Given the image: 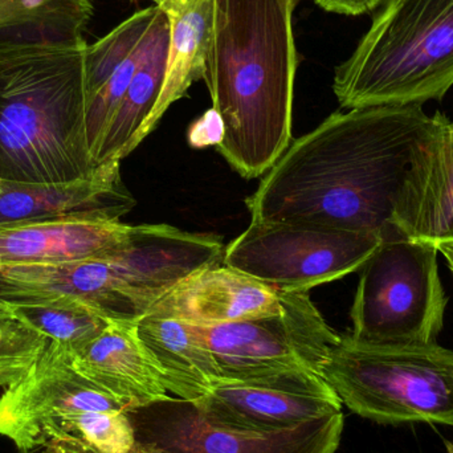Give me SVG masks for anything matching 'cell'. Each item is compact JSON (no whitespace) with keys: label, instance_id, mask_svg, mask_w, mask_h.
Instances as JSON below:
<instances>
[{"label":"cell","instance_id":"1","mask_svg":"<svg viewBox=\"0 0 453 453\" xmlns=\"http://www.w3.org/2000/svg\"><path fill=\"white\" fill-rule=\"evenodd\" d=\"M436 124L423 105L335 111L296 140L247 199L252 220L398 234L399 190Z\"/></svg>","mask_w":453,"mask_h":453},{"label":"cell","instance_id":"2","mask_svg":"<svg viewBox=\"0 0 453 453\" xmlns=\"http://www.w3.org/2000/svg\"><path fill=\"white\" fill-rule=\"evenodd\" d=\"M300 0H214L203 79L225 127L219 153L245 180L261 177L292 141Z\"/></svg>","mask_w":453,"mask_h":453},{"label":"cell","instance_id":"3","mask_svg":"<svg viewBox=\"0 0 453 453\" xmlns=\"http://www.w3.org/2000/svg\"><path fill=\"white\" fill-rule=\"evenodd\" d=\"M82 47L0 50V180L72 185L97 167L87 135Z\"/></svg>","mask_w":453,"mask_h":453},{"label":"cell","instance_id":"4","mask_svg":"<svg viewBox=\"0 0 453 453\" xmlns=\"http://www.w3.org/2000/svg\"><path fill=\"white\" fill-rule=\"evenodd\" d=\"M453 87V0H385L335 68L342 109L423 105Z\"/></svg>","mask_w":453,"mask_h":453},{"label":"cell","instance_id":"5","mask_svg":"<svg viewBox=\"0 0 453 453\" xmlns=\"http://www.w3.org/2000/svg\"><path fill=\"white\" fill-rule=\"evenodd\" d=\"M321 375L359 417L380 425L426 422L453 427V351L438 343L378 348L345 335Z\"/></svg>","mask_w":453,"mask_h":453},{"label":"cell","instance_id":"6","mask_svg":"<svg viewBox=\"0 0 453 453\" xmlns=\"http://www.w3.org/2000/svg\"><path fill=\"white\" fill-rule=\"evenodd\" d=\"M433 242L385 237L362 265L351 306L348 337L378 348H419L438 343L447 296Z\"/></svg>","mask_w":453,"mask_h":453},{"label":"cell","instance_id":"7","mask_svg":"<svg viewBox=\"0 0 453 453\" xmlns=\"http://www.w3.org/2000/svg\"><path fill=\"white\" fill-rule=\"evenodd\" d=\"M382 237L325 226L250 222L223 263L282 290H309L359 271Z\"/></svg>","mask_w":453,"mask_h":453},{"label":"cell","instance_id":"8","mask_svg":"<svg viewBox=\"0 0 453 453\" xmlns=\"http://www.w3.org/2000/svg\"><path fill=\"white\" fill-rule=\"evenodd\" d=\"M198 329L220 378L228 380L288 372L321 374L341 341L314 305L309 290H285L279 313Z\"/></svg>","mask_w":453,"mask_h":453},{"label":"cell","instance_id":"9","mask_svg":"<svg viewBox=\"0 0 453 453\" xmlns=\"http://www.w3.org/2000/svg\"><path fill=\"white\" fill-rule=\"evenodd\" d=\"M134 453H335L343 414L274 433L231 430L207 422L191 402L166 398L127 411Z\"/></svg>","mask_w":453,"mask_h":453},{"label":"cell","instance_id":"10","mask_svg":"<svg viewBox=\"0 0 453 453\" xmlns=\"http://www.w3.org/2000/svg\"><path fill=\"white\" fill-rule=\"evenodd\" d=\"M193 404L211 425L250 433L287 430L342 412V402L329 383L309 372L219 378Z\"/></svg>","mask_w":453,"mask_h":453},{"label":"cell","instance_id":"11","mask_svg":"<svg viewBox=\"0 0 453 453\" xmlns=\"http://www.w3.org/2000/svg\"><path fill=\"white\" fill-rule=\"evenodd\" d=\"M130 411L132 407L111 396L72 367L65 349L48 341L34 369L0 398V436L19 451L36 449L40 433L73 411Z\"/></svg>","mask_w":453,"mask_h":453},{"label":"cell","instance_id":"12","mask_svg":"<svg viewBox=\"0 0 453 453\" xmlns=\"http://www.w3.org/2000/svg\"><path fill=\"white\" fill-rule=\"evenodd\" d=\"M396 234L420 242H453V121L436 124L410 164L394 210Z\"/></svg>","mask_w":453,"mask_h":453},{"label":"cell","instance_id":"13","mask_svg":"<svg viewBox=\"0 0 453 453\" xmlns=\"http://www.w3.org/2000/svg\"><path fill=\"white\" fill-rule=\"evenodd\" d=\"M121 162L101 165L89 180L42 186L0 180V228L56 219L119 220L135 206Z\"/></svg>","mask_w":453,"mask_h":453},{"label":"cell","instance_id":"14","mask_svg":"<svg viewBox=\"0 0 453 453\" xmlns=\"http://www.w3.org/2000/svg\"><path fill=\"white\" fill-rule=\"evenodd\" d=\"M284 297L285 290L218 264L186 277L148 314L212 326L279 313Z\"/></svg>","mask_w":453,"mask_h":453},{"label":"cell","instance_id":"15","mask_svg":"<svg viewBox=\"0 0 453 453\" xmlns=\"http://www.w3.org/2000/svg\"><path fill=\"white\" fill-rule=\"evenodd\" d=\"M137 324L111 321L79 350H65L79 374L132 410L169 396L161 372L138 335Z\"/></svg>","mask_w":453,"mask_h":453},{"label":"cell","instance_id":"16","mask_svg":"<svg viewBox=\"0 0 453 453\" xmlns=\"http://www.w3.org/2000/svg\"><path fill=\"white\" fill-rule=\"evenodd\" d=\"M169 35V21L161 11L149 29L132 82L101 141L96 167L121 162L159 124L156 113L166 72Z\"/></svg>","mask_w":453,"mask_h":453},{"label":"cell","instance_id":"17","mask_svg":"<svg viewBox=\"0 0 453 453\" xmlns=\"http://www.w3.org/2000/svg\"><path fill=\"white\" fill-rule=\"evenodd\" d=\"M132 226L121 220L56 219L0 228V258L8 263L90 260L116 250Z\"/></svg>","mask_w":453,"mask_h":453},{"label":"cell","instance_id":"18","mask_svg":"<svg viewBox=\"0 0 453 453\" xmlns=\"http://www.w3.org/2000/svg\"><path fill=\"white\" fill-rule=\"evenodd\" d=\"M138 335L177 398H203L220 378L219 369L196 325L146 314L138 321Z\"/></svg>","mask_w":453,"mask_h":453},{"label":"cell","instance_id":"19","mask_svg":"<svg viewBox=\"0 0 453 453\" xmlns=\"http://www.w3.org/2000/svg\"><path fill=\"white\" fill-rule=\"evenodd\" d=\"M169 21V50L164 87L157 105L161 121L170 106L203 79L212 29L214 0H153Z\"/></svg>","mask_w":453,"mask_h":453},{"label":"cell","instance_id":"20","mask_svg":"<svg viewBox=\"0 0 453 453\" xmlns=\"http://www.w3.org/2000/svg\"><path fill=\"white\" fill-rule=\"evenodd\" d=\"M93 10V0H0V50L87 45Z\"/></svg>","mask_w":453,"mask_h":453},{"label":"cell","instance_id":"21","mask_svg":"<svg viewBox=\"0 0 453 453\" xmlns=\"http://www.w3.org/2000/svg\"><path fill=\"white\" fill-rule=\"evenodd\" d=\"M0 306L68 353L95 340L111 322L89 306L71 301H0Z\"/></svg>","mask_w":453,"mask_h":453},{"label":"cell","instance_id":"22","mask_svg":"<svg viewBox=\"0 0 453 453\" xmlns=\"http://www.w3.org/2000/svg\"><path fill=\"white\" fill-rule=\"evenodd\" d=\"M159 12L161 10L156 4L142 8L95 44H88L85 50L88 101L106 84L119 65L142 45Z\"/></svg>","mask_w":453,"mask_h":453},{"label":"cell","instance_id":"23","mask_svg":"<svg viewBox=\"0 0 453 453\" xmlns=\"http://www.w3.org/2000/svg\"><path fill=\"white\" fill-rule=\"evenodd\" d=\"M64 441H82L98 453H134L137 444L129 415L119 410L64 415L56 423L50 446Z\"/></svg>","mask_w":453,"mask_h":453},{"label":"cell","instance_id":"24","mask_svg":"<svg viewBox=\"0 0 453 453\" xmlns=\"http://www.w3.org/2000/svg\"><path fill=\"white\" fill-rule=\"evenodd\" d=\"M48 338L0 306V388H11L34 369Z\"/></svg>","mask_w":453,"mask_h":453},{"label":"cell","instance_id":"25","mask_svg":"<svg viewBox=\"0 0 453 453\" xmlns=\"http://www.w3.org/2000/svg\"><path fill=\"white\" fill-rule=\"evenodd\" d=\"M225 127L219 113L214 108L202 114L188 129V142L193 148L202 149L206 146H218L222 142Z\"/></svg>","mask_w":453,"mask_h":453},{"label":"cell","instance_id":"26","mask_svg":"<svg viewBox=\"0 0 453 453\" xmlns=\"http://www.w3.org/2000/svg\"><path fill=\"white\" fill-rule=\"evenodd\" d=\"M385 0H314L322 10L338 15L359 16L378 10Z\"/></svg>","mask_w":453,"mask_h":453},{"label":"cell","instance_id":"27","mask_svg":"<svg viewBox=\"0 0 453 453\" xmlns=\"http://www.w3.org/2000/svg\"><path fill=\"white\" fill-rule=\"evenodd\" d=\"M50 453H98L92 447L80 441H64L48 447Z\"/></svg>","mask_w":453,"mask_h":453},{"label":"cell","instance_id":"28","mask_svg":"<svg viewBox=\"0 0 453 453\" xmlns=\"http://www.w3.org/2000/svg\"><path fill=\"white\" fill-rule=\"evenodd\" d=\"M438 250L439 253H441L444 258H446L453 273V242H441V244L438 245Z\"/></svg>","mask_w":453,"mask_h":453},{"label":"cell","instance_id":"29","mask_svg":"<svg viewBox=\"0 0 453 453\" xmlns=\"http://www.w3.org/2000/svg\"><path fill=\"white\" fill-rule=\"evenodd\" d=\"M18 453H31V452H23V451H19Z\"/></svg>","mask_w":453,"mask_h":453},{"label":"cell","instance_id":"30","mask_svg":"<svg viewBox=\"0 0 453 453\" xmlns=\"http://www.w3.org/2000/svg\"><path fill=\"white\" fill-rule=\"evenodd\" d=\"M0 264H2V260H0Z\"/></svg>","mask_w":453,"mask_h":453},{"label":"cell","instance_id":"31","mask_svg":"<svg viewBox=\"0 0 453 453\" xmlns=\"http://www.w3.org/2000/svg\"><path fill=\"white\" fill-rule=\"evenodd\" d=\"M132 2H135V0H132Z\"/></svg>","mask_w":453,"mask_h":453}]
</instances>
